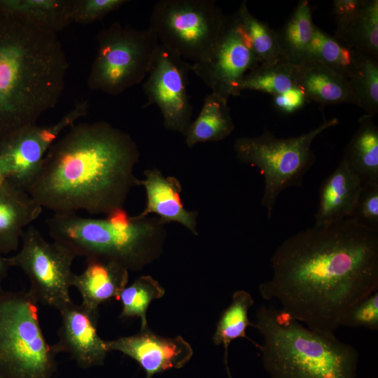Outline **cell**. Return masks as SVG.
<instances>
[{
    "mask_svg": "<svg viewBox=\"0 0 378 378\" xmlns=\"http://www.w3.org/2000/svg\"><path fill=\"white\" fill-rule=\"evenodd\" d=\"M260 284L266 300L309 328L335 334L343 315L378 290V230L345 218L285 239Z\"/></svg>",
    "mask_w": 378,
    "mask_h": 378,
    "instance_id": "cell-1",
    "label": "cell"
},
{
    "mask_svg": "<svg viewBox=\"0 0 378 378\" xmlns=\"http://www.w3.org/2000/svg\"><path fill=\"white\" fill-rule=\"evenodd\" d=\"M139 158L132 136L109 122L74 124L50 147L27 192L53 214L106 216L123 209L138 186Z\"/></svg>",
    "mask_w": 378,
    "mask_h": 378,
    "instance_id": "cell-2",
    "label": "cell"
},
{
    "mask_svg": "<svg viewBox=\"0 0 378 378\" xmlns=\"http://www.w3.org/2000/svg\"><path fill=\"white\" fill-rule=\"evenodd\" d=\"M69 66L57 34L0 10V139L57 105Z\"/></svg>",
    "mask_w": 378,
    "mask_h": 378,
    "instance_id": "cell-3",
    "label": "cell"
},
{
    "mask_svg": "<svg viewBox=\"0 0 378 378\" xmlns=\"http://www.w3.org/2000/svg\"><path fill=\"white\" fill-rule=\"evenodd\" d=\"M254 327L270 378H356L358 353L335 334L313 330L281 308L262 305Z\"/></svg>",
    "mask_w": 378,
    "mask_h": 378,
    "instance_id": "cell-4",
    "label": "cell"
},
{
    "mask_svg": "<svg viewBox=\"0 0 378 378\" xmlns=\"http://www.w3.org/2000/svg\"><path fill=\"white\" fill-rule=\"evenodd\" d=\"M49 234L78 256L115 262L139 270L159 254L167 235L158 217L130 216L123 209L104 218L53 214L46 220Z\"/></svg>",
    "mask_w": 378,
    "mask_h": 378,
    "instance_id": "cell-5",
    "label": "cell"
},
{
    "mask_svg": "<svg viewBox=\"0 0 378 378\" xmlns=\"http://www.w3.org/2000/svg\"><path fill=\"white\" fill-rule=\"evenodd\" d=\"M56 356L28 291L0 290V378H51Z\"/></svg>",
    "mask_w": 378,
    "mask_h": 378,
    "instance_id": "cell-6",
    "label": "cell"
},
{
    "mask_svg": "<svg viewBox=\"0 0 378 378\" xmlns=\"http://www.w3.org/2000/svg\"><path fill=\"white\" fill-rule=\"evenodd\" d=\"M338 124L333 118L317 127L295 137L279 138L265 131L258 136L237 139L233 148L238 160L259 169L265 181L261 204L270 218L281 192L291 186H300L303 177L314 162L311 148L315 138Z\"/></svg>",
    "mask_w": 378,
    "mask_h": 378,
    "instance_id": "cell-7",
    "label": "cell"
},
{
    "mask_svg": "<svg viewBox=\"0 0 378 378\" xmlns=\"http://www.w3.org/2000/svg\"><path fill=\"white\" fill-rule=\"evenodd\" d=\"M97 42L87 84L91 90L113 96L144 80L159 46L149 28L136 29L118 22L101 30Z\"/></svg>",
    "mask_w": 378,
    "mask_h": 378,
    "instance_id": "cell-8",
    "label": "cell"
},
{
    "mask_svg": "<svg viewBox=\"0 0 378 378\" xmlns=\"http://www.w3.org/2000/svg\"><path fill=\"white\" fill-rule=\"evenodd\" d=\"M227 18L213 0H160L148 28L160 45L193 64L212 50Z\"/></svg>",
    "mask_w": 378,
    "mask_h": 378,
    "instance_id": "cell-9",
    "label": "cell"
},
{
    "mask_svg": "<svg viewBox=\"0 0 378 378\" xmlns=\"http://www.w3.org/2000/svg\"><path fill=\"white\" fill-rule=\"evenodd\" d=\"M21 242L19 251L8 258L10 266L20 268L27 276L28 293L38 304L62 312L73 302L72 264L78 256L65 245L47 241L33 225L24 230Z\"/></svg>",
    "mask_w": 378,
    "mask_h": 378,
    "instance_id": "cell-10",
    "label": "cell"
},
{
    "mask_svg": "<svg viewBox=\"0 0 378 378\" xmlns=\"http://www.w3.org/2000/svg\"><path fill=\"white\" fill-rule=\"evenodd\" d=\"M89 108L87 101L79 102L55 123L29 125L0 139V164L8 182L27 191L50 147Z\"/></svg>",
    "mask_w": 378,
    "mask_h": 378,
    "instance_id": "cell-11",
    "label": "cell"
},
{
    "mask_svg": "<svg viewBox=\"0 0 378 378\" xmlns=\"http://www.w3.org/2000/svg\"><path fill=\"white\" fill-rule=\"evenodd\" d=\"M259 64L251 41L237 15L227 17L214 48L204 59L191 64V71L228 101L241 93L245 76Z\"/></svg>",
    "mask_w": 378,
    "mask_h": 378,
    "instance_id": "cell-12",
    "label": "cell"
},
{
    "mask_svg": "<svg viewBox=\"0 0 378 378\" xmlns=\"http://www.w3.org/2000/svg\"><path fill=\"white\" fill-rule=\"evenodd\" d=\"M191 63L159 44L143 84L145 106L156 105L166 129L185 135L191 123L192 106L188 92Z\"/></svg>",
    "mask_w": 378,
    "mask_h": 378,
    "instance_id": "cell-13",
    "label": "cell"
},
{
    "mask_svg": "<svg viewBox=\"0 0 378 378\" xmlns=\"http://www.w3.org/2000/svg\"><path fill=\"white\" fill-rule=\"evenodd\" d=\"M59 313L58 340L52 345L55 353L69 354L83 369L102 365L108 351L97 332L98 312L73 302Z\"/></svg>",
    "mask_w": 378,
    "mask_h": 378,
    "instance_id": "cell-14",
    "label": "cell"
},
{
    "mask_svg": "<svg viewBox=\"0 0 378 378\" xmlns=\"http://www.w3.org/2000/svg\"><path fill=\"white\" fill-rule=\"evenodd\" d=\"M108 352L120 351L134 359L145 370L146 378L172 368L183 367L193 351L182 337H163L148 328L138 334L105 341Z\"/></svg>",
    "mask_w": 378,
    "mask_h": 378,
    "instance_id": "cell-15",
    "label": "cell"
},
{
    "mask_svg": "<svg viewBox=\"0 0 378 378\" xmlns=\"http://www.w3.org/2000/svg\"><path fill=\"white\" fill-rule=\"evenodd\" d=\"M337 39L378 59V1L340 0L332 8Z\"/></svg>",
    "mask_w": 378,
    "mask_h": 378,
    "instance_id": "cell-16",
    "label": "cell"
},
{
    "mask_svg": "<svg viewBox=\"0 0 378 378\" xmlns=\"http://www.w3.org/2000/svg\"><path fill=\"white\" fill-rule=\"evenodd\" d=\"M144 175V179L139 178L138 186L145 188L146 204L144 209L136 216L146 218L155 214L164 223H179L197 235L198 211L184 207L180 197L182 186L178 179L174 176H164L155 167L145 170Z\"/></svg>",
    "mask_w": 378,
    "mask_h": 378,
    "instance_id": "cell-17",
    "label": "cell"
},
{
    "mask_svg": "<svg viewBox=\"0 0 378 378\" xmlns=\"http://www.w3.org/2000/svg\"><path fill=\"white\" fill-rule=\"evenodd\" d=\"M86 266L79 274H75L72 286L82 298L81 304L98 312L100 304L117 298L127 286L129 270L113 261L96 258H86Z\"/></svg>",
    "mask_w": 378,
    "mask_h": 378,
    "instance_id": "cell-18",
    "label": "cell"
},
{
    "mask_svg": "<svg viewBox=\"0 0 378 378\" xmlns=\"http://www.w3.org/2000/svg\"><path fill=\"white\" fill-rule=\"evenodd\" d=\"M43 208L29 193L8 183L0 188V254L16 251L24 230Z\"/></svg>",
    "mask_w": 378,
    "mask_h": 378,
    "instance_id": "cell-19",
    "label": "cell"
},
{
    "mask_svg": "<svg viewBox=\"0 0 378 378\" xmlns=\"http://www.w3.org/2000/svg\"><path fill=\"white\" fill-rule=\"evenodd\" d=\"M361 186L359 178L341 161L321 184L314 225H328L349 218Z\"/></svg>",
    "mask_w": 378,
    "mask_h": 378,
    "instance_id": "cell-20",
    "label": "cell"
},
{
    "mask_svg": "<svg viewBox=\"0 0 378 378\" xmlns=\"http://www.w3.org/2000/svg\"><path fill=\"white\" fill-rule=\"evenodd\" d=\"M297 86L304 92L307 102L353 104L349 80L316 61L308 60L300 66Z\"/></svg>",
    "mask_w": 378,
    "mask_h": 378,
    "instance_id": "cell-21",
    "label": "cell"
},
{
    "mask_svg": "<svg viewBox=\"0 0 378 378\" xmlns=\"http://www.w3.org/2000/svg\"><path fill=\"white\" fill-rule=\"evenodd\" d=\"M346 145L342 160L362 185L378 184V127L374 117L364 115Z\"/></svg>",
    "mask_w": 378,
    "mask_h": 378,
    "instance_id": "cell-22",
    "label": "cell"
},
{
    "mask_svg": "<svg viewBox=\"0 0 378 378\" xmlns=\"http://www.w3.org/2000/svg\"><path fill=\"white\" fill-rule=\"evenodd\" d=\"M73 7L74 0H0V10L56 34L73 23Z\"/></svg>",
    "mask_w": 378,
    "mask_h": 378,
    "instance_id": "cell-23",
    "label": "cell"
},
{
    "mask_svg": "<svg viewBox=\"0 0 378 378\" xmlns=\"http://www.w3.org/2000/svg\"><path fill=\"white\" fill-rule=\"evenodd\" d=\"M227 102L215 93L207 94L195 121L184 135L188 148L207 141H219L234 130Z\"/></svg>",
    "mask_w": 378,
    "mask_h": 378,
    "instance_id": "cell-24",
    "label": "cell"
},
{
    "mask_svg": "<svg viewBox=\"0 0 378 378\" xmlns=\"http://www.w3.org/2000/svg\"><path fill=\"white\" fill-rule=\"evenodd\" d=\"M314 24L308 1H300L286 23L276 31L281 60L302 66L307 59Z\"/></svg>",
    "mask_w": 378,
    "mask_h": 378,
    "instance_id": "cell-25",
    "label": "cell"
},
{
    "mask_svg": "<svg viewBox=\"0 0 378 378\" xmlns=\"http://www.w3.org/2000/svg\"><path fill=\"white\" fill-rule=\"evenodd\" d=\"M363 55L314 25L307 61L318 62L349 80Z\"/></svg>",
    "mask_w": 378,
    "mask_h": 378,
    "instance_id": "cell-26",
    "label": "cell"
},
{
    "mask_svg": "<svg viewBox=\"0 0 378 378\" xmlns=\"http://www.w3.org/2000/svg\"><path fill=\"white\" fill-rule=\"evenodd\" d=\"M254 304L251 295L244 290L234 293L230 304L222 312L217 323L213 341L215 344H223L225 348V365H227L228 347L232 341L238 338L249 340L256 347L255 343L246 335L248 326H253L248 316V309Z\"/></svg>",
    "mask_w": 378,
    "mask_h": 378,
    "instance_id": "cell-27",
    "label": "cell"
},
{
    "mask_svg": "<svg viewBox=\"0 0 378 378\" xmlns=\"http://www.w3.org/2000/svg\"><path fill=\"white\" fill-rule=\"evenodd\" d=\"M299 67L282 60L258 64L245 76L241 91L257 90L273 96L285 92L298 87Z\"/></svg>",
    "mask_w": 378,
    "mask_h": 378,
    "instance_id": "cell-28",
    "label": "cell"
},
{
    "mask_svg": "<svg viewBox=\"0 0 378 378\" xmlns=\"http://www.w3.org/2000/svg\"><path fill=\"white\" fill-rule=\"evenodd\" d=\"M164 293V288L151 276H139L120 293L118 300L122 309L119 317H138L141 319L140 330L148 328L146 320L148 307L153 300L162 298Z\"/></svg>",
    "mask_w": 378,
    "mask_h": 378,
    "instance_id": "cell-29",
    "label": "cell"
},
{
    "mask_svg": "<svg viewBox=\"0 0 378 378\" xmlns=\"http://www.w3.org/2000/svg\"><path fill=\"white\" fill-rule=\"evenodd\" d=\"M246 31L259 64H270L281 60L276 31L249 11L243 1L235 13Z\"/></svg>",
    "mask_w": 378,
    "mask_h": 378,
    "instance_id": "cell-30",
    "label": "cell"
},
{
    "mask_svg": "<svg viewBox=\"0 0 378 378\" xmlns=\"http://www.w3.org/2000/svg\"><path fill=\"white\" fill-rule=\"evenodd\" d=\"M349 82L353 104L374 117L378 112V59L363 55Z\"/></svg>",
    "mask_w": 378,
    "mask_h": 378,
    "instance_id": "cell-31",
    "label": "cell"
},
{
    "mask_svg": "<svg viewBox=\"0 0 378 378\" xmlns=\"http://www.w3.org/2000/svg\"><path fill=\"white\" fill-rule=\"evenodd\" d=\"M378 329V291L353 305L342 317L340 326Z\"/></svg>",
    "mask_w": 378,
    "mask_h": 378,
    "instance_id": "cell-32",
    "label": "cell"
},
{
    "mask_svg": "<svg viewBox=\"0 0 378 378\" xmlns=\"http://www.w3.org/2000/svg\"><path fill=\"white\" fill-rule=\"evenodd\" d=\"M349 218L378 230V184L362 185Z\"/></svg>",
    "mask_w": 378,
    "mask_h": 378,
    "instance_id": "cell-33",
    "label": "cell"
},
{
    "mask_svg": "<svg viewBox=\"0 0 378 378\" xmlns=\"http://www.w3.org/2000/svg\"><path fill=\"white\" fill-rule=\"evenodd\" d=\"M130 1L74 0L73 22L88 24L102 20Z\"/></svg>",
    "mask_w": 378,
    "mask_h": 378,
    "instance_id": "cell-34",
    "label": "cell"
},
{
    "mask_svg": "<svg viewBox=\"0 0 378 378\" xmlns=\"http://www.w3.org/2000/svg\"><path fill=\"white\" fill-rule=\"evenodd\" d=\"M307 102L304 92L298 87L273 96L274 107L280 112L289 114L301 108Z\"/></svg>",
    "mask_w": 378,
    "mask_h": 378,
    "instance_id": "cell-35",
    "label": "cell"
},
{
    "mask_svg": "<svg viewBox=\"0 0 378 378\" xmlns=\"http://www.w3.org/2000/svg\"><path fill=\"white\" fill-rule=\"evenodd\" d=\"M10 267V266L8 263V258L4 257L0 254V289L1 283L6 277Z\"/></svg>",
    "mask_w": 378,
    "mask_h": 378,
    "instance_id": "cell-36",
    "label": "cell"
},
{
    "mask_svg": "<svg viewBox=\"0 0 378 378\" xmlns=\"http://www.w3.org/2000/svg\"><path fill=\"white\" fill-rule=\"evenodd\" d=\"M6 174L0 164V188L8 183Z\"/></svg>",
    "mask_w": 378,
    "mask_h": 378,
    "instance_id": "cell-37",
    "label": "cell"
},
{
    "mask_svg": "<svg viewBox=\"0 0 378 378\" xmlns=\"http://www.w3.org/2000/svg\"><path fill=\"white\" fill-rule=\"evenodd\" d=\"M226 370H227L229 378H232L228 366L226 367Z\"/></svg>",
    "mask_w": 378,
    "mask_h": 378,
    "instance_id": "cell-38",
    "label": "cell"
}]
</instances>
